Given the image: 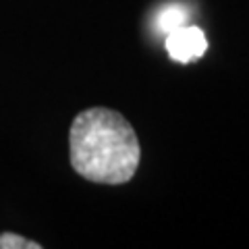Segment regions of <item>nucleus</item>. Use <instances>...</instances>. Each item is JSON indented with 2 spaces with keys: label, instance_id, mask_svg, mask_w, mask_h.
<instances>
[{
  "label": "nucleus",
  "instance_id": "1",
  "mask_svg": "<svg viewBox=\"0 0 249 249\" xmlns=\"http://www.w3.org/2000/svg\"><path fill=\"white\" fill-rule=\"evenodd\" d=\"M71 166L91 183L123 185L133 178L142 147L133 127L110 108H88L69 131Z\"/></svg>",
  "mask_w": 249,
  "mask_h": 249
},
{
  "label": "nucleus",
  "instance_id": "2",
  "mask_svg": "<svg viewBox=\"0 0 249 249\" xmlns=\"http://www.w3.org/2000/svg\"><path fill=\"white\" fill-rule=\"evenodd\" d=\"M166 50L170 58L187 65L201 58L208 50V40L206 34L196 25H183L166 36Z\"/></svg>",
  "mask_w": 249,
  "mask_h": 249
},
{
  "label": "nucleus",
  "instance_id": "3",
  "mask_svg": "<svg viewBox=\"0 0 249 249\" xmlns=\"http://www.w3.org/2000/svg\"><path fill=\"white\" fill-rule=\"evenodd\" d=\"M187 19H189V13L185 11V6L170 4V6H164V9L156 15V29H158L160 34L168 36L170 31L187 25Z\"/></svg>",
  "mask_w": 249,
  "mask_h": 249
},
{
  "label": "nucleus",
  "instance_id": "4",
  "mask_svg": "<svg viewBox=\"0 0 249 249\" xmlns=\"http://www.w3.org/2000/svg\"><path fill=\"white\" fill-rule=\"evenodd\" d=\"M0 249H42V245L21 235H15V232H2L0 235Z\"/></svg>",
  "mask_w": 249,
  "mask_h": 249
}]
</instances>
